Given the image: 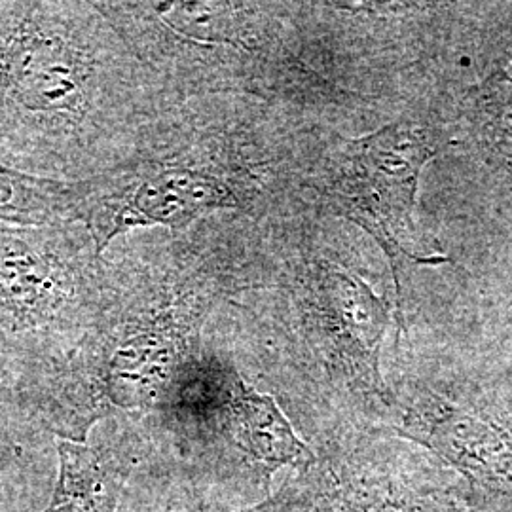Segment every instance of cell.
Here are the masks:
<instances>
[{"label": "cell", "instance_id": "6da1fadb", "mask_svg": "<svg viewBox=\"0 0 512 512\" xmlns=\"http://www.w3.org/2000/svg\"><path fill=\"white\" fill-rule=\"evenodd\" d=\"M152 99L95 0H0V164L86 183L135 150Z\"/></svg>", "mask_w": 512, "mask_h": 512}, {"label": "cell", "instance_id": "7a4b0ae2", "mask_svg": "<svg viewBox=\"0 0 512 512\" xmlns=\"http://www.w3.org/2000/svg\"><path fill=\"white\" fill-rule=\"evenodd\" d=\"M107 302L90 336L21 395L29 420L59 440L86 442L122 416L160 420L203 353L202 329L230 287L222 245L183 241L165 255L109 247Z\"/></svg>", "mask_w": 512, "mask_h": 512}, {"label": "cell", "instance_id": "3957f363", "mask_svg": "<svg viewBox=\"0 0 512 512\" xmlns=\"http://www.w3.org/2000/svg\"><path fill=\"white\" fill-rule=\"evenodd\" d=\"M107 283L84 224H0V382L16 401L90 336Z\"/></svg>", "mask_w": 512, "mask_h": 512}, {"label": "cell", "instance_id": "277c9868", "mask_svg": "<svg viewBox=\"0 0 512 512\" xmlns=\"http://www.w3.org/2000/svg\"><path fill=\"white\" fill-rule=\"evenodd\" d=\"M190 129L177 135L152 122L122 164L78 183L74 222L90 230L103 255L137 230L164 226L183 234L198 220L249 202L247 181L224 135Z\"/></svg>", "mask_w": 512, "mask_h": 512}, {"label": "cell", "instance_id": "5b68a950", "mask_svg": "<svg viewBox=\"0 0 512 512\" xmlns=\"http://www.w3.org/2000/svg\"><path fill=\"white\" fill-rule=\"evenodd\" d=\"M162 429L183 452L220 450L268 495L274 476L298 473L317 458L274 399L211 351L184 382Z\"/></svg>", "mask_w": 512, "mask_h": 512}, {"label": "cell", "instance_id": "8992f818", "mask_svg": "<svg viewBox=\"0 0 512 512\" xmlns=\"http://www.w3.org/2000/svg\"><path fill=\"white\" fill-rule=\"evenodd\" d=\"M435 156L423 128L410 122L348 143L325 175L323 192L332 207L376 239L393 264H440L448 256L433 251L414 220L421 169Z\"/></svg>", "mask_w": 512, "mask_h": 512}, {"label": "cell", "instance_id": "52a82bcc", "mask_svg": "<svg viewBox=\"0 0 512 512\" xmlns=\"http://www.w3.org/2000/svg\"><path fill=\"white\" fill-rule=\"evenodd\" d=\"M277 512H471L469 486L435 458L427 463L370 450L317 454L275 490Z\"/></svg>", "mask_w": 512, "mask_h": 512}, {"label": "cell", "instance_id": "ba28073f", "mask_svg": "<svg viewBox=\"0 0 512 512\" xmlns=\"http://www.w3.org/2000/svg\"><path fill=\"white\" fill-rule=\"evenodd\" d=\"M389 429L427 450L475 495L512 499V412L461 403L425 385L389 389Z\"/></svg>", "mask_w": 512, "mask_h": 512}, {"label": "cell", "instance_id": "9c48e42d", "mask_svg": "<svg viewBox=\"0 0 512 512\" xmlns=\"http://www.w3.org/2000/svg\"><path fill=\"white\" fill-rule=\"evenodd\" d=\"M306 300L304 336L329 384L387 416L391 395L380 370L389 310L357 275L321 268Z\"/></svg>", "mask_w": 512, "mask_h": 512}, {"label": "cell", "instance_id": "30bf717a", "mask_svg": "<svg viewBox=\"0 0 512 512\" xmlns=\"http://www.w3.org/2000/svg\"><path fill=\"white\" fill-rule=\"evenodd\" d=\"M57 458V482L44 512H116L137 463L135 450L73 440H57Z\"/></svg>", "mask_w": 512, "mask_h": 512}, {"label": "cell", "instance_id": "8fae6325", "mask_svg": "<svg viewBox=\"0 0 512 512\" xmlns=\"http://www.w3.org/2000/svg\"><path fill=\"white\" fill-rule=\"evenodd\" d=\"M78 183L40 179L0 164V224L74 222Z\"/></svg>", "mask_w": 512, "mask_h": 512}, {"label": "cell", "instance_id": "7c38bea8", "mask_svg": "<svg viewBox=\"0 0 512 512\" xmlns=\"http://www.w3.org/2000/svg\"><path fill=\"white\" fill-rule=\"evenodd\" d=\"M475 128L499 158L512 164V48L475 90Z\"/></svg>", "mask_w": 512, "mask_h": 512}, {"label": "cell", "instance_id": "4fadbf2b", "mask_svg": "<svg viewBox=\"0 0 512 512\" xmlns=\"http://www.w3.org/2000/svg\"><path fill=\"white\" fill-rule=\"evenodd\" d=\"M277 503H279V499H277V492H274V494L268 495V497H264V499L255 501V503H251V505H247V507H243V509L234 512H277ZM164 512L184 511H171V509H169V511Z\"/></svg>", "mask_w": 512, "mask_h": 512}, {"label": "cell", "instance_id": "5bb4252c", "mask_svg": "<svg viewBox=\"0 0 512 512\" xmlns=\"http://www.w3.org/2000/svg\"><path fill=\"white\" fill-rule=\"evenodd\" d=\"M18 410V404L14 401L10 389L0 382V418H6Z\"/></svg>", "mask_w": 512, "mask_h": 512}]
</instances>
